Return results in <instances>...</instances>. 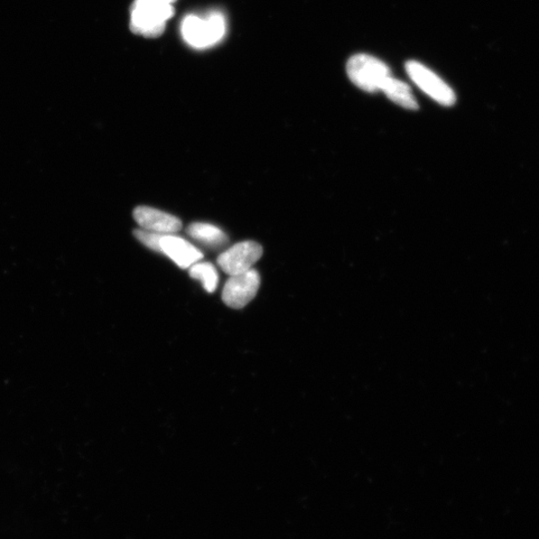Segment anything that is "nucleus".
Wrapping results in <instances>:
<instances>
[{
    "label": "nucleus",
    "instance_id": "5",
    "mask_svg": "<svg viewBox=\"0 0 539 539\" xmlns=\"http://www.w3.org/2000/svg\"><path fill=\"white\" fill-rule=\"evenodd\" d=\"M261 284V277L256 269L230 276L222 292V300L232 309H243L252 301Z\"/></svg>",
    "mask_w": 539,
    "mask_h": 539
},
{
    "label": "nucleus",
    "instance_id": "9",
    "mask_svg": "<svg viewBox=\"0 0 539 539\" xmlns=\"http://www.w3.org/2000/svg\"><path fill=\"white\" fill-rule=\"evenodd\" d=\"M186 232L192 239L204 246L221 248L229 243V238L225 232L215 225L208 224V223H193Z\"/></svg>",
    "mask_w": 539,
    "mask_h": 539
},
{
    "label": "nucleus",
    "instance_id": "4",
    "mask_svg": "<svg viewBox=\"0 0 539 539\" xmlns=\"http://www.w3.org/2000/svg\"><path fill=\"white\" fill-rule=\"evenodd\" d=\"M406 69L407 76L416 85L438 104L444 106L454 105L457 98H455L453 90L424 64L415 60L407 61Z\"/></svg>",
    "mask_w": 539,
    "mask_h": 539
},
{
    "label": "nucleus",
    "instance_id": "7",
    "mask_svg": "<svg viewBox=\"0 0 539 539\" xmlns=\"http://www.w3.org/2000/svg\"><path fill=\"white\" fill-rule=\"evenodd\" d=\"M133 217L141 228L155 233L175 234L183 227L182 221L178 217L152 207H136Z\"/></svg>",
    "mask_w": 539,
    "mask_h": 539
},
{
    "label": "nucleus",
    "instance_id": "8",
    "mask_svg": "<svg viewBox=\"0 0 539 539\" xmlns=\"http://www.w3.org/2000/svg\"><path fill=\"white\" fill-rule=\"evenodd\" d=\"M161 253L169 257L181 269H189L203 259L201 251L189 241L175 234H164L160 241Z\"/></svg>",
    "mask_w": 539,
    "mask_h": 539
},
{
    "label": "nucleus",
    "instance_id": "6",
    "mask_svg": "<svg viewBox=\"0 0 539 539\" xmlns=\"http://www.w3.org/2000/svg\"><path fill=\"white\" fill-rule=\"evenodd\" d=\"M263 255V248L255 241L241 242L227 249L217 259L223 272L234 276L252 269Z\"/></svg>",
    "mask_w": 539,
    "mask_h": 539
},
{
    "label": "nucleus",
    "instance_id": "10",
    "mask_svg": "<svg viewBox=\"0 0 539 539\" xmlns=\"http://www.w3.org/2000/svg\"><path fill=\"white\" fill-rule=\"evenodd\" d=\"M382 91L390 101H393L394 104L403 108L408 110H416L419 108V105H417L414 97L410 86H407L402 80H398L393 77L388 78Z\"/></svg>",
    "mask_w": 539,
    "mask_h": 539
},
{
    "label": "nucleus",
    "instance_id": "12",
    "mask_svg": "<svg viewBox=\"0 0 539 539\" xmlns=\"http://www.w3.org/2000/svg\"><path fill=\"white\" fill-rule=\"evenodd\" d=\"M133 234L144 246L155 251L157 253H161L160 241L164 234L155 233V232L142 228L134 230Z\"/></svg>",
    "mask_w": 539,
    "mask_h": 539
},
{
    "label": "nucleus",
    "instance_id": "1",
    "mask_svg": "<svg viewBox=\"0 0 539 539\" xmlns=\"http://www.w3.org/2000/svg\"><path fill=\"white\" fill-rule=\"evenodd\" d=\"M176 0H135L132 11V30L146 37L160 36L174 14Z\"/></svg>",
    "mask_w": 539,
    "mask_h": 539
},
{
    "label": "nucleus",
    "instance_id": "11",
    "mask_svg": "<svg viewBox=\"0 0 539 539\" xmlns=\"http://www.w3.org/2000/svg\"><path fill=\"white\" fill-rule=\"evenodd\" d=\"M189 275L202 283L204 289L214 293L217 289L219 275L215 266L209 262H197L189 268Z\"/></svg>",
    "mask_w": 539,
    "mask_h": 539
},
{
    "label": "nucleus",
    "instance_id": "2",
    "mask_svg": "<svg viewBox=\"0 0 539 539\" xmlns=\"http://www.w3.org/2000/svg\"><path fill=\"white\" fill-rule=\"evenodd\" d=\"M181 32L185 41L192 48H210L224 37L225 17L220 13H213L207 16L189 15L182 23Z\"/></svg>",
    "mask_w": 539,
    "mask_h": 539
},
{
    "label": "nucleus",
    "instance_id": "3",
    "mask_svg": "<svg viewBox=\"0 0 539 539\" xmlns=\"http://www.w3.org/2000/svg\"><path fill=\"white\" fill-rule=\"evenodd\" d=\"M350 80L361 90L369 93L382 91L392 73L386 63L368 54H357L347 63Z\"/></svg>",
    "mask_w": 539,
    "mask_h": 539
}]
</instances>
